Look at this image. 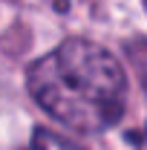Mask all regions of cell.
Returning <instances> with one entry per match:
<instances>
[{
	"label": "cell",
	"mask_w": 147,
	"mask_h": 150,
	"mask_svg": "<svg viewBox=\"0 0 147 150\" xmlns=\"http://www.w3.org/2000/svg\"><path fill=\"white\" fill-rule=\"evenodd\" d=\"M26 90L40 110L75 133H104L127 110V72L87 38H66L29 64Z\"/></svg>",
	"instance_id": "1"
},
{
	"label": "cell",
	"mask_w": 147,
	"mask_h": 150,
	"mask_svg": "<svg viewBox=\"0 0 147 150\" xmlns=\"http://www.w3.org/2000/svg\"><path fill=\"white\" fill-rule=\"evenodd\" d=\"M23 150H84V147L72 144L69 139H64V136H58V133L46 130V127H37V130L29 136V144H26Z\"/></svg>",
	"instance_id": "2"
}]
</instances>
